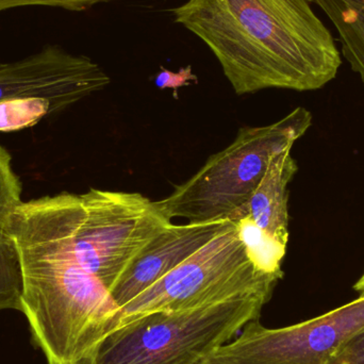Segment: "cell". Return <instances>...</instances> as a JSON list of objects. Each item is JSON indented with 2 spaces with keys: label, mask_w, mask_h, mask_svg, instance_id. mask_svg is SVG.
I'll return each instance as SVG.
<instances>
[{
  "label": "cell",
  "mask_w": 364,
  "mask_h": 364,
  "mask_svg": "<svg viewBox=\"0 0 364 364\" xmlns=\"http://www.w3.org/2000/svg\"><path fill=\"white\" fill-rule=\"evenodd\" d=\"M197 364H239L233 363V361L227 360L223 357L216 356V355L211 354L210 356L205 357L203 360L199 361Z\"/></svg>",
  "instance_id": "e0dca14e"
},
{
  "label": "cell",
  "mask_w": 364,
  "mask_h": 364,
  "mask_svg": "<svg viewBox=\"0 0 364 364\" xmlns=\"http://www.w3.org/2000/svg\"><path fill=\"white\" fill-rule=\"evenodd\" d=\"M291 149L272 158L247 205L248 216L259 230L284 248L289 241L288 186L297 172Z\"/></svg>",
  "instance_id": "9c48e42d"
},
{
  "label": "cell",
  "mask_w": 364,
  "mask_h": 364,
  "mask_svg": "<svg viewBox=\"0 0 364 364\" xmlns=\"http://www.w3.org/2000/svg\"><path fill=\"white\" fill-rule=\"evenodd\" d=\"M172 12L209 47L237 95L314 91L335 79L342 64L308 0H188Z\"/></svg>",
  "instance_id": "6da1fadb"
},
{
  "label": "cell",
  "mask_w": 364,
  "mask_h": 364,
  "mask_svg": "<svg viewBox=\"0 0 364 364\" xmlns=\"http://www.w3.org/2000/svg\"><path fill=\"white\" fill-rule=\"evenodd\" d=\"M339 33L342 55L364 82V0H314Z\"/></svg>",
  "instance_id": "30bf717a"
},
{
  "label": "cell",
  "mask_w": 364,
  "mask_h": 364,
  "mask_svg": "<svg viewBox=\"0 0 364 364\" xmlns=\"http://www.w3.org/2000/svg\"><path fill=\"white\" fill-rule=\"evenodd\" d=\"M311 124V113L299 107L271 125L243 128L228 147L211 156L194 176L156 201L158 208L170 220L181 218L188 222H237L246 218L248 201L272 158L292 149Z\"/></svg>",
  "instance_id": "3957f363"
},
{
  "label": "cell",
  "mask_w": 364,
  "mask_h": 364,
  "mask_svg": "<svg viewBox=\"0 0 364 364\" xmlns=\"http://www.w3.org/2000/svg\"><path fill=\"white\" fill-rule=\"evenodd\" d=\"M282 277L284 272L261 267L237 223L228 220L205 245L124 306L122 324L151 312L196 309L259 293L273 295Z\"/></svg>",
  "instance_id": "5b68a950"
},
{
  "label": "cell",
  "mask_w": 364,
  "mask_h": 364,
  "mask_svg": "<svg viewBox=\"0 0 364 364\" xmlns=\"http://www.w3.org/2000/svg\"><path fill=\"white\" fill-rule=\"evenodd\" d=\"M111 79L93 60L49 45L18 61L0 63V102L46 98L53 113L102 91Z\"/></svg>",
  "instance_id": "52a82bcc"
},
{
  "label": "cell",
  "mask_w": 364,
  "mask_h": 364,
  "mask_svg": "<svg viewBox=\"0 0 364 364\" xmlns=\"http://www.w3.org/2000/svg\"><path fill=\"white\" fill-rule=\"evenodd\" d=\"M23 275L16 246L0 227V311L23 312Z\"/></svg>",
  "instance_id": "8fae6325"
},
{
  "label": "cell",
  "mask_w": 364,
  "mask_h": 364,
  "mask_svg": "<svg viewBox=\"0 0 364 364\" xmlns=\"http://www.w3.org/2000/svg\"><path fill=\"white\" fill-rule=\"evenodd\" d=\"M114 0H0V12L19 6H43L65 9L70 11H82L102 2Z\"/></svg>",
  "instance_id": "5bb4252c"
},
{
  "label": "cell",
  "mask_w": 364,
  "mask_h": 364,
  "mask_svg": "<svg viewBox=\"0 0 364 364\" xmlns=\"http://www.w3.org/2000/svg\"><path fill=\"white\" fill-rule=\"evenodd\" d=\"M271 297L259 293L136 316L105 338L89 364H197L258 321Z\"/></svg>",
  "instance_id": "277c9868"
},
{
  "label": "cell",
  "mask_w": 364,
  "mask_h": 364,
  "mask_svg": "<svg viewBox=\"0 0 364 364\" xmlns=\"http://www.w3.org/2000/svg\"><path fill=\"white\" fill-rule=\"evenodd\" d=\"M227 220L181 225L173 223L141 252L111 289L115 303L122 309L205 245Z\"/></svg>",
  "instance_id": "ba28073f"
},
{
  "label": "cell",
  "mask_w": 364,
  "mask_h": 364,
  "mask_svg": "<svg viewBox=\"0 0 364 364\" xmlns=\"http://www.w3.org/2000/svg\"><path fill=\"white\" fill-rule=\"evenodd\" d=\"M197 81L198 78L193 73L192 68L188 65L181 68L177 73L162 68L159 74L156 76L155 85L161 90L173 89L176 91L179 87H186L191 85V82H197Z\"/></svg>",
  "instance_id": "2e32d148"
},
{
  "label": "cell",
  "mask_w": 364,
  "mask_h": 364,
  "mask_svg": "<svg viewBox=\"0 0 364 364\" xmlns=\"http://www.w3.org/2000/svg\"><path fill=\"white\" fill-rule=\"evenodd\" d=\"M364 326V296L299 324L267 328L258 321L213 353L239 364H328Z\"/></svg>",
  "instance_id": "8992f818"
},
{
  "label": "cell",
  "mask_w": 364,
  "mask_h": 364,
  "mask_svg": "<svg viewBox=\"0 0 364 364\" xmlns=\"http://www.w3.org/2000/svg\"><path fill=\"white\" fill-rule=\"evenodd\" d=\"M53 114L51 102L46 98L21 97L0 102V132H18L40 123Z\"/></svg>",
  "instance_id": "7c38bea8"
},
{
  "label": "cell",
  "mask_w": 364,
  "mask_h": 364,
  "mask_svg": "<svg viewBox=\"0 0 364 364\" xmlns=\"http://www.w3.org/2000/svg\"><path fill=\"white\" fill-rule=\"evenodd\" d=\"M328 364H364V326L346 341Z\"/></svg>",
  "instance_id": "9a60e30c"
},
{
  "label": "cell",
  "mask_w": 364,
  "mask_h": 364,
  "mask_svg": "<svg viewBox=\"0 0 364 364\" xmlns=\"http://www.w3.org/2000/svg\"><path fill=\"white\" fill-rule=\"evenodd\" d=\"M21 203V182L13 170L10 153L0 145V227Z\"/></svg>",
  "instance_id": "4fadbf2b"
},
{
  "label": "cell",
  "mask_w": 364,
  "mask_h": 364,
  "mask_svg": "<svg viewBox=\"0 0 364 364\" xmlns=\"http://www.w3.org/2000/svg\"><path fill=\"white\" fill-rule=\"evenodd\" d=\"M172 224L140 193L90 188L23 201L2 228L19 252L72 263L110 291Z\"/></svg>",
  "instance_id": "7a4b0ae2"
},
{
  "label": "cell",
  "mask_w": 364,
  "mask_h": 364,
  "mask_svg": "<svg viewBox=\"0 0 364 364\" xmlns=\"http://www.w3.org/2000/svg\"><path fill=\"white\" fill-rule=\"evenodd\" d=\"M354 289L355 291L359 293L360 296H364V273L363 275L361 276L360 279L355 284Z\"/></svg>",
  "instance_id": "ac0fdd59"
}]
</instances>
